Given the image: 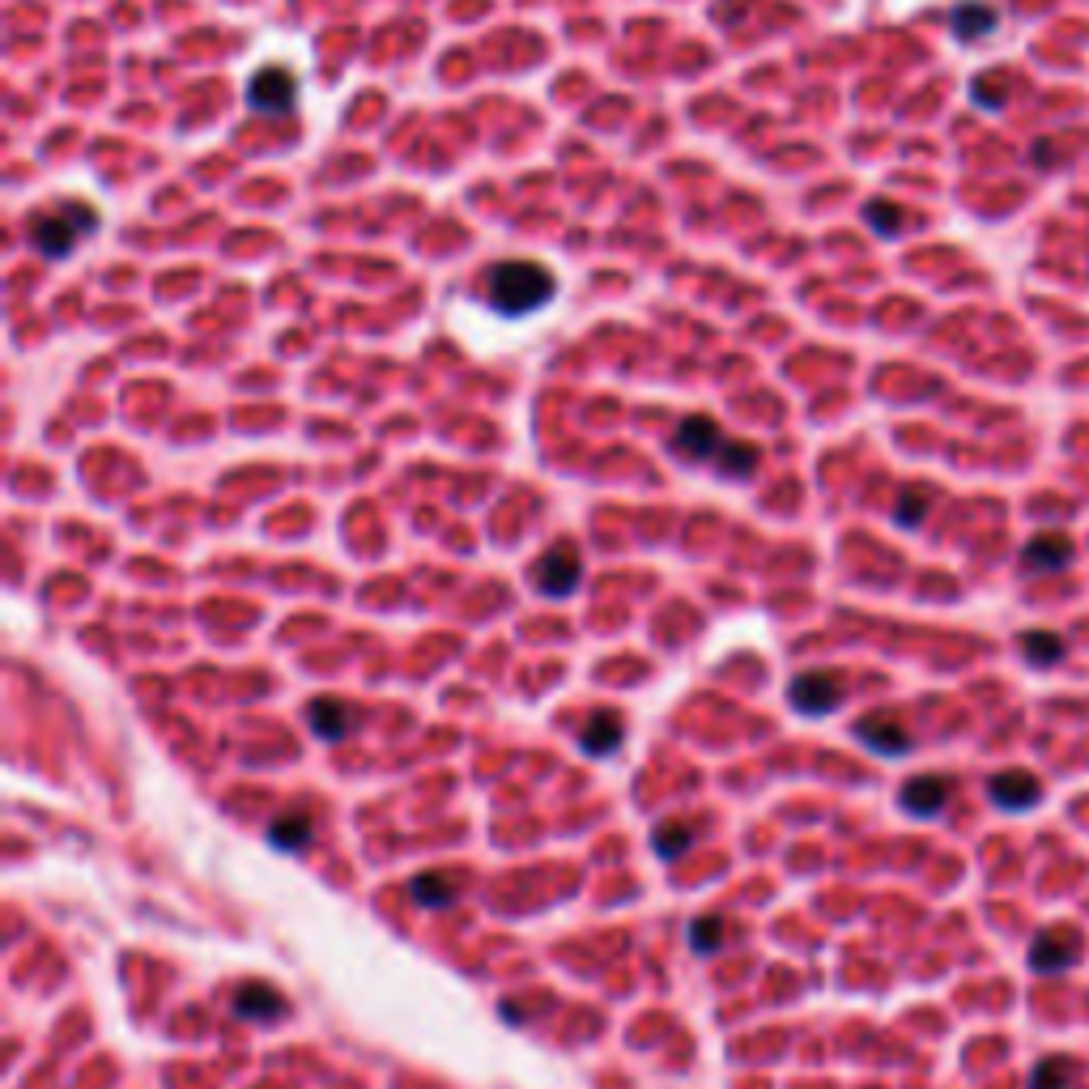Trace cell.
Here are the masks:
<instances>
[{
	"label": "cell",
	"mask_w": 1089,
	"mask_h": 1089,
	"mask_svg": "<svg viewBox=\"0 0 1089 1089\" xmlns=\"http://www.w3.org/2000/svg\"><path fill=\"white\" fill-rule=\"evenodd\" d=\"M970 95H975V102H983V107H988V111H996V107H1000V102H1004V98H1000V86H992V81H988V77H979V81H975V86H970Z\"/></svg>",
	"instance_id": "cell-25"
},
{
	"label": "cell",
	"mask_w": 1089,
	"mask_h": 1089,
	"mask_svg": "<svg viewBox=\"0 0 1089 1089\" xmlns=\"http://www.w3.org/2000/svg\"><path fill=\"white\" fill-rule=\"evenodd\" d=\"M843 676L834 673H801L792 681V706L801 715H831L843 706Z\"/></svg>",
	"instance_id": "cell-5"
},
{
	"label": "cell",
	"mask_w": 1089,
	"mask_h": 1089,
	"mask_svg": "<svg viewBox=\"0 0 1089 1089\" xmlns=\"http://www.w3.org/2000/svg\"><path fill=\"white\" fill-rule=\"evenodd\" d=\"M464 890V881L460 877H448V872H421L409 881V898H414L417 906H426V911H439V906H451L455 898Z\"/></svg>",
	"instance_id": "cell-15"
},
{
	"label": "cell",
	"mask_w": 1089,
	"mask_h": 1089,
	"mask_svg": "<svg viewBox=\"0 0 1089 1089\" xmlns=\"http://www.w3.org/2000/svg\"><path fill=\"white\" fill-rule=\"evenodd\" d=\"M988 796H992V804L996 809H1004V813H1025V809L1038 804L1043 783H1038L1034 774H1025V770H1004V774H992V779H988Z\"/></svg>",
	"instance_id": "cell-7"
},
{
	"label": "cell",
	"mask_w": 1089,
	"mask_h": 1089,
	"mask_svg": "<svg viewBox=\"0 0 1089 1089\" xmlns=\"http://www.w3.org/2000/svg\"><path fill=\"white\" fill-rule=\"evenodd\" d=\"M622 737H626V724H622V715H613V711L587 715V724L579 728V745H583L587 758H605V754H613V749L622 745Z\"/></svg>",
	"instance_id": "cell-14"
},
{
	"label": "cell",
	"mask_w": 1089,
	"mask_h": 1089,
	"mask_svg": "<svg viewBox=\"0 0 1089 1089\" xmlns=\"http://www.w3.org/2000/svg\"><path fill=\"white\" fill-rule=\"evenodd\" d=\"M1030 158L1038 162V166H1047V162L1056 158V150H1052V141H1038V145H1034V150H1030Z\"/></svg>",
	"instance_id": "cell-26"
},
{
	"label": "cell",
	"mask_w": 1089,
	"mask_h": 1089,
	"mask_svg": "<svg viewBox=\"0 0 1089 1089\" xmlns=\"http://www.w3.org/2000/svg\"><path fill=\"white\" fill-rule=\"evenodd\" d=\"M856 737H860V745H868L872 754H881V758H902V754H911V737H906V728L898 724L894 715H865V719H856Z\"/></svg>",
	"instance_id": "cell-11"
},
{
	"label": "cell",
	"mask_w": 1089,
	"mask_h": 1089,
	"mask_svg": "<svg viewBox=\"0 0 1089 1089\" xmlns=\"http://www.w3.org/2000/svg\"><path fill=\"white\" fill-rule=\"evenodd\" d=\"M579 579H583V558H579L575 544H553V549H544L541 558H537V566H532L537 592H541V596H553V601L571 596L579 587Z\"/></svg>",
	"instance_id": "cell-3"
},
{
	"label": "cell",
	"mask_w": 1089,
	"mask_h": 1089,
	"mask_svg": "<svg viewBox=\"0 0 1089 1089\" xmlns=\"http://www.w3.org/2000/svg\"><path fill=\"white\" fill-rule=\"evenodd\" d=\"M90 230H98V213L90 205H81V200H68V205H61L56 213H38V218H31V226H26L34 252L47 260L73 256L77 243H81Z\"/></svg>",
	"instance_id": "cell-2"
},
{
	"label": "cell",
	"mask_w": 1089,
	"mask_h": 1089,
	"mask_svg": "<svg viewBox=\"0 0 1089 1089\" xmlns=\"http://www.w3.org/2000/svg\"><path fill=\"white\" fill-rule=\"evenodd\" d=\"M758 460H762V451L749 448V443H728L724 439V448L715 455V469L724 473V477H749L754 469H758Z\"/></svg>",
	"instance_id": "cell-20"
},
{
	"label": "cell",
	"mask_w": 1089,
	"mask_h": 1089,
	"mask_svg": "<svg viewBox=\"0 0 1089 1089\" xmlns=\"http://www.w3.org/2000/svg\"><path fill=\"white\" fill-rule=\"evenodd\" d=\"M690 847H694V826H685V822H664L656 831V856L660 860H681Z\"/></svg>",
	"instance_id": "cell-22"
},
{
	"label": "cell",
	"mask_w": 1089,
	"mask_h": 1089,
	"mask_svg": "<svg viewBox=\"0 0 1089 1089\" xmlns=\"http://www.w3.org/2000/svg\"><path fill=\"white\" fill-rule=\"evenodd\" d=\"M928 507H932L928 490H906V494L898 498L894 519L902 524V528H920V524H924V515H928Z\"/></svg>",
	"instance_id": "cell-23"
},
{
	"label": "cell",
	"mask_w": 1089,
	"mask_h": 1089,
	"mask_svg": "<svg viewBox=\"0 0 1089 1089\" xmlns=\"http://www.w3.org/2000/svg\"><path fill=\"white\" fill-rule=\"evenodd\" d=\"M949 792H954V783L945 774H915V779L902 783L898 801L911 817H936L949 804Z\"/></svg>",
	"instance_id": "cell-9"
},
{
	"label": "cell",
	"mask_w": 1089,
	"mask_h": 1089,
	"mask_svg": "<svg viewBox=\"0 0 1089 1089\" xmlns=\"http://www.w3.org/2000/svg\"><path fill=\"white\" fill-rule=\"evenodd\" d=\"M268 843L282 851H302L311 843V817L307 813H282L268 822Z\"/></svg>",
	"instance_id": "cell-17"
},
{
	"label": "cell",
	"mask_w": 1089,
	"mask_h": 1089,
	"mask_svg": "<svg viewBox=\"0 0 1089 1089\" xmlns=\"http://www.w3.org/2000/svg\"><path fill=\"white\" fill-rule=\"evenodd\" d=\"M996 9L992 4H979V0H961L958 9H954V18H949V26L958 34L961 43H979V38H988L996 31Z\"/></svg>",
	"instance_id": "cell-16"
},
{
	"label": "cell",
	"mask_w": 1089,
	"mask_h": 1089,
	"mask_svg": "<svg viewBox=\"0 0 1089 1089\" xmlns=\"http://www.w3.org/2000/svg\"><path fill=\"white\" fill-rule=\"evenodd\" d=\"M294 98H298V81L289 77L286 68H260L252 77V86H248V102L264 116H289Z\"/></svg>",
	"instance_id": "cell-4"
},
{
	"label": "cell",
	"mask_w": 1089,
	"mask_h": 1089,
	"mask_svg": "<svg viewBox=\"0 0 1089 1089\" xmlns=\"http://www.w3.org/2000/svg\"><path fill=\"white\" fill-rule=\"evenodd\" d=\"M724 448V435L711 417H685L673 435V451L685 460H715Z\"/></svg>",
	"instance_id": "cell-12"
},
{
	"label": "cell",
	"mask_w": 1089,
	"mask_h": 1089,
	"mask_svg": "<svg viewBox=\"0 0 1089 1089\" xmlns=\"http://www.w3.org/2000/svg\"><path fill=\"white\" fill-rule=\"evenodd\" d=\"M1072 562V541L1064 532H1038L1030 537L1022 549V571L1025 575H1056Z\"/></svg>",
	"instance_id": "cell-10"
},
{
	"label": "cell",
	"mask_w": 1089,
	"mask_h": 1089,
	"mask_svg": "<svg viewBox=\"0 0 1089 1089\" xmlns=\"http://www.w3.org/2000/svg\"><path fill=\"white\" fill-rule=\"evenodd\" d=\"M1072 1086V1059L1068 1056H1043L1030 1072V1089H1068Z\"/></svg>",
	"instance_id": "cell-21"
},
{
	"label": "cell",
	"mask_w": 1089,
	"mask_h": 1089,
	"mask_svg": "<svg viewBox=\"0 0 1089 1089\" xmlns=\"http://www.w3.org/2000/svg\"><path fill=\"white\" fill-rule=\"evenodd\" d=\"M234 1018H243V1022H273V1018H282L286 1013V996L277 992V988H268V983H239V992H234Z\"/></svg>",
	"instance_id": "cell-13"
},
{
	"label": "cell",
	"mask_w": 1089,
	"mask_h": 1089,
	"mask_svg": "<svg viewBox=\"0 0 1089 1089\" xmlns=\"http://www.w3.org/2000/svg\"><path fill=\"white\" fill-rule=\"evenodd\" d=\"M724 932H728V920H724V915H698V920L690 924V949L703 954V958L719 954V949H724Z\"/></svg>",
	"instance_id": "cell-18"
},
{
	"label": "cell",
	"mask_w": 1089,
	"mask_h": 1089,
	"mask_svg": "<svg viewBox=\"0 0 1089 1089\" xmlns=\"http://www.w3.org/2000/svg\"><path fill=\"white\" fill-rule=\"evenodd\" d=\"M1077 958H1081V936L1068 928L1043 932V936L1030 945V954H1025V961H1030L1034 975H1059L1064 966H1072Z\"/></svg>",
	"instance_id": "cell-6"
},
{
	"label": "cell",
	"mask_w": 1089,
	"mask_h": 1089,
	"mask_svg": "<svg viewBox=\"0 0 1089 1089\" xmlns=\"http://www.w3.org/2000/svg\"><path fill=\"white\" fill-rule=\"evenodd\" d=\"M865 222L872 226L877 234H894L898 226H902V213H898V205H890V200H868Z\"/></svg>",
	"instance_id": "cell-24"
},
{
	"label": "cell",
	"mask_w": 1089,
	"mask_h": 1089,
	"mask_svg": "<svg viewBox=\"0 0 1089 1089\" xmlns=\"http://www.w3.org/2000/svg\"><path fill=\"white\" fill-rule=\"evenodd\" d=\"M1022 656L1038 669H1052L1064 660V642L1052 635V630H1025L1022 635Z\"/></svg>",
	"instance_id": "cell-19"
},
{
	"label": "cell",
	"mask_w": 1089,
	"mask_h": 1089,
	"mask_svg": "<svg viewBox=\"0 0 1089 1089\" xmlns=\"http://www.w3.org/2000/svg\"><path fill=\"white\" fill-rule=\"evenodd\" d=\"M307 724H311V733L320 740H345L358 733L362 711L341 703V698H316V703L307 706Z\"/></svg>",
	"instance_id": "cell-8"
},
{
	"label": "cell",
	"mask_w": 1089,
	"mask_h": 1089,
	"mask_svg": "<svg viewBox=\"0 0 1089 1089\" xmlns=\"http://www.w3.org/2000/svg\"><path fill=\"white\" fill-rule=\"evenodd\" d=\"M485 298L498 316H528L553 298V273L537 260H503L485 273Z\"/></svg>",
	"instance_id": "cell-1"
}]
</instances>
